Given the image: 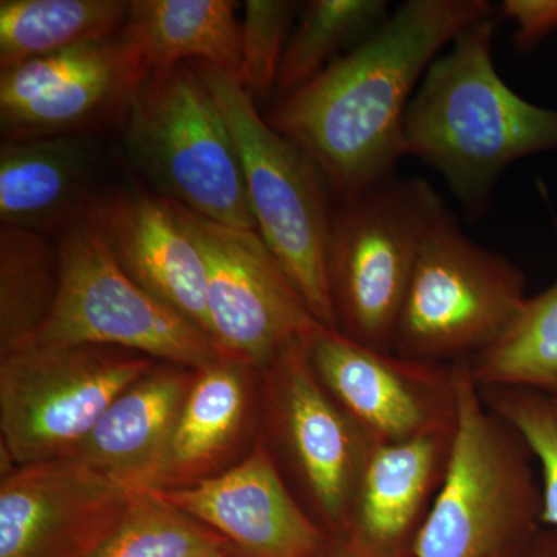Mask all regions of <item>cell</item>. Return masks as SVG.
<instances>
[{
  "instance_id": "7c38bea8",
  "label": "cell",
  "mask_w": 557,
  "mask_h": 557,
  "mask_svg": "<svg viewBox=\"0 0 557 557\" xmlns=\"http://www.w3.org/2000/svg\"><path fill=\"white\" fill-rule=\"evenodd\" d=\"M135 493L72 458L14 468L0 486V557H95Z\"/></svg>"
},
{
  "instance_id": "6da1fadb",
  "label": "cell",
  "mask_w": 557,
  "mask_h": 557,
  "mask_svg": "<svg viewBox=\"0 0 557 557\" xmlns=\"http://www.w3.org/2000/svg\"><path fill=\"white\" fill-rule=\"evenodd\" d=\"M487 16L486 0H408L321 75L278 98L267 121L339 197L386 182L397 175L406 112L428 69Z\"/></svg>"
},
{
  "instance_id": "8992f818",
  "label": "cell",
  "mask_w": 557,
  "mask_h": 557,
  "mask_svg": "<svg viewBox=\"0 0 557 557\" xmlns=\"http://www.w3.org/2000/svg\"><path fill=\"white\" fill-rule=\"evenodd\" d=\"M525 285L523 271L469 239L442 200L418 249L392 351L435 364L472 361L511 327Z\"/></svg>"
},
{
  "instance_id": "cb8c5ba5",
  "label": "cell",
  "mask_w": 557,
  "mask_h": 557,
  "mask_svg": "<svg viewBox=\"0 0 557 557\" xmlns=\"http://www.w3.org/2000/svg\"><path fill=\"white\" fill-rule=\"evenodd\" d=\"M386 0H311L302 3L282 57L278 98L300 89L368 39L388 17Z\"/></svg>"
},
{
  "instance_id": "ba28073f",
  "label": "cell",
  "mask_w": 557,
  "mask_h": 557,
  "mask_svg": "<svg viewBox=\"0 0 557 557\" xmlns=\"http://www.w3.org/2000/svg\"><path fill=\"white\" fill-rule=\"evenodd\" d=\"M58 249L57 300L28 343L123 348L196 372L226 359L207 333L134 281L86 219Z\"/></svg>"
},
{
  "instance_id": "9a60e30c",
  "label": "cell",
  "mask_w": 557,
  "mask_h": 557,
  "mask_svg": "<svg viewBox=\"0 0 557 557\" xmlns=\"http://www.w3.org/2000/svg\"><path fill=\"white\" fill-rule=\"evenodd\" d=\"M159 491L180 511L215 528L251 557H317L324 545L321 527L304 511L260 445L218 478Z\"/></svg>"
},
{
  "instance_id": "30bf717a",
  "label": "cell",
  "mask_w": 557,
  "mask_h": 557,
  "mask_svg": "<svg viewBox=\"0 0 557 557\" xmlns=\"http://www.w3.org/2000/svg\"><path fill=\"white\" fill-rule=\"evenodd\" d=\"M170 203L205 260L211 338L223 357L265 370L288 344L324 327L258 230L234 228Z\"/></svg>"
},
{
  "instance_id": "52a82bcc",
  "label": "cell",
  "mask_w": 557,
  "mask_h": 557,
  "mask_svg": "<svg viewBox=\"0 0 557 557\" xmlns=\"http://www.w3.org/2000/svg\"><path fill=\"white\" fill-rule=\"evenodd\" d=\"M440 201L423 178L398 175L343 197L329 247L336 332L392 351L418 249Z\"/></svg>"
},
{
  "instance_id": "277c9868",
  "label": "cell",
  "mask_w": 557,
  "mask_h": 557,
  "mask_svg": "<svg viewBox=\"0 0 557 557\" xmlns=\"http://www.w3.org/2000/svg\"><path fill=\"white\" fill-rule=\"evenodd\" d=\"M199 72L239 150L256 226L319 324L336 330L329 287L333 211L317 163L260 115L239 73L189 62Z\"/></svg>"
},
{
  "instance_id": "8fae6325",
  "label": "cell",
  "mask_w": 557,
  "mask_h": 557,
  "mask_svg": "<svg viewBox=\"0 0 557 557\" xmlns=\"http://www.w3.org/2000/svg\"><path fill=\"white\" fill-rule=\"evenodd\" d=\"M304 347L319 383L376 445L456 431L463 362L399 357L327 327L311 333Z\"/></svg>"
},
{
  "instance_id": "7a4b0ae2",
  "label": "cell",
  "mask_w": 557,
  "mask_h": 557,
  "mask_svg": "<svg viewBox=\"0 0 557 557\" xmlns=\"http://www.w3.org/2000/svg\"><path fill=\"white\" fill-rule=\"evenodd\" d=\"M496 20L460 33L432 62L403 124V157L437 171L469 218H479L515 161L557 150V110L523 100L494 65Z\"/></svg>"
},
{
  "instance_id": "5bb4252c",
  "label": "cell",
  "mask_w": 557,
  "mask_h": 557,
  "mask_svg": "<svg viewBox=\"0 0 557 557\" xmlns=\"http://www.w3.org/2000/svg\"><path fill=\"white\" fill-rule=\"evenodd\" d=\"M148 78L119 35L2 70L0 123L7 139L58 137L104 115Z\"/></svg>"
},
{
  "instance_id": "f546056e",
  "label": "cell",
  "mask_w": 557,
  "mask_h": 557,
  "mask_svg": "<svg viewBox=\"0 0 557 557\" xmlns=\"http://www.w3.org/2000/svg\"><path fill=\"white\" fill-rule=\"evenodd\" d=\"M516 557H557L556 528H541L536 536Z\"/></svg>"
},
{
  "instance_id": "4fadbf2b",
  "label": "cell",
  "mask_w": 557,
  "mask_h": 557,
  "mask_svg": "<svg viewBox=\"0 0 557 557\" xmlns=\"http://www.w3.org/2000/svg\"><path fill=\"white\" fill-rule=\"evenodd\" d=\"M273 426L311 507L333 530H346L362 472L376 443L319 383L304 339L265 369Z\"/></svg>"
},
{
  "instance_id": "9c48e42d",
  "label": "cell",
  "mask_w": 557,
  "mask_h": 557,
  "mask_svg": "<svg viewBox=\"0 0 557 557\" xmlns=\"http://www.w3.org/2000/svg\"><path fill=\"white\" fill-rule=\"evenodd\" d=\"M153 368L104 346L27 343L0 364L2 448L14 467L70 456L109 406Z\"/></svg>"
},
{
  "instance_id": "e0dca14e",
  "label": "cell",
  "mask_w": 557,
  "mask_h": 557,
  "mask_svg": "<svg viewBox=\"0 0 557 557\" xmlns=\"http://www.w3.org/2000/svg\"><path fill=\"white\" fill-rule=\"evenodd\" d=\"M454 432L375 445L344 530L351 557L413 556L448 469Z\"/></svg>"
},
{
  "instance_id": "ac0fdd59",
  "label": "cell",
  "mask_w": 557,
  "mask_h": 557,
  "mask_svg": "<svg viewBox=\"0 0 557 557\" xmlns=\"http://www.w3.org/2000/svg\"><path fill=\"white\" fill-rule=\"evenodd\" d=\"M194 375L150 369L127 387L69 457L132 490H160L164 458Z\"/></svg>"
},
{
  "instance_id": "ffe728a7",
  "label": "cell",
  "mask_w": 557,
  "mask_h": 557,
  "mask_svg": "<svg viewBox=\"0 0 557 557\" xmlns=\"http://www.w3.org/2000/svg\"><path fill=\"white\" fill-rule=\"evenodd\" d=\"M236 5L230 0H132L119 39L148 76L194 61L239 73Z\"/></svg>"
},
{
  "instance_id": "484cf974",
  "label": "cell",
  "mask_w": 557,
  "mask_h": 557,
  "mask_svg": "<svg viewBox=\"0 0 557 557\" xmlns=\"http://www.w3.org/2000/svg\"><path fill=\"white\" fill-rule=\"evenodd\" d=\"M95 557H223L214 536L161 496L139 490Z\"/></svg>"
},
{
  "instance_id": "7402d4cb",
  "label": "cell",
  "mask_w": 557,
  "mask_h": 557,
  "mask_svg": "<svg viewBox=\"0 0 557 557\" xmlns=\"http://www.w3.org/2000/svg\"><path fill=\"white\" fill-rule=\"evenodd\" d=\"M242 368L222 359L196 372L164 458L161 485L168 480L205 471L236 437L247 409V386Z\"/></svg>"
},
{
  "instance_id": "f1b7e54d",
  "label": "cell",
  "mask_w": 557,
  "mask_h": 557,
  "mask_svg": "<svg viewBox=\"0 0 557 557\" xmlns=\"http://www.w3.org/2000/svg\"><path fill=\"white\" fill-rule=\"evenodd\" d=\"M500 10L516 25L512 44L520 53L536 49L557 30V0H505Z\"/></svg>"
},
{
  "instance_id": "4316f807",
  "label": "cell",
  "mask_w": 557,
  "mask_h": 557,
  "mask_svg": "<svg viewBox=\"0 0 557 557\" xmlns=\"http://www.w3.org/2000/svg\"><path fill=\"white\" fill-rule=\"evenodd\" d=\"M483 403L525 440L542 469V525L557 530V398L523 387H479Z\"/></svg>"
},
{
  "instance_id": "2e32d148",
  "label": "cell",
  "mask_w": 557,
  "mask_h": 557,
  "mask_svg": "<svg viewBox=\"0 0 557 557\" xmlns=\"http://www.w3.org/2000/svg\"><path fill=\"white\" fill-rule=\"evenodd\" d=\"M83 218L134 281L211 338L207 267L170 201L129 190L95 201Z\"/></svg>"
},
{
  "instance_id": "5b68a950",
  "label": "cell",
  "mask_w": 557,
  "mask_h": 557,
  "mask_svg": "<svg viewBox=\"0 0 557 557\" xmlns=\"http://www.w3.org/2000/svg\"><path fill=\"white\" fill-rule=\"evenodd\" d=\"M124 143L163 199L223 225L258 230L236 141L189 62L152 73L134 91Z\"/></svg>"
},
{
  "instance_id": "d4e9b609",
  "label": "cell",
  "mask_w": 557,
  "mask_h": 557,
  "mask_svg": "<svg viewBox=\"0 0 557 557\" xmlns=\"http://www.w3.org/2000/svg\"><path fill=\"white\" fill-rule=\"evenodd\" d=\"M468 364L479 387H523L557 398V281L528 298L508 332Z\"/></svg>"
},
{
  "instance_id": "3957f363",
  "label": "cell",
  "mask_w": 557,
  "mask_h": 557,
  "mask_svg": "<svg viewBox=\"0 0 557 557\" xmlns=\"http://www.w3.org/2000/svg\"><path fill=\"white\" fill-rule=\"evenodd\" d=\"M542 508L533 453L463 362L448 469L413 557H516L544 527Z\"/></svg>"
},
{
  "instance_id": "44dd1931",
  "label": "cell",
  "mask_w": 557,
  "mask_h": 557,
  "mask_svg": "<svg viewBox=\"0 0 557 557\" xmlns=\"http://www.w3.org/2000/svg\"><path fill=\"white\" fill-rule=\"evenodd\" d=\"M129 10L124 0H2L0 69L115 38Z\"/></svg>"
},
{
  "instance_id": "603a6c76",
  "label": "cell",
  "mask_w": 557,
  "mask_h": 557,
  "mask_svg": "<svg viewBox=\"0 0 557 557\" xmlns=\"http://www.w3.org/2000/svg\"><path fill=\"white\" fill-rule=\"evenodd\" d=\"M60 249L38 231L0 230V351L24 346L42 327L57 300Z\"/></svg>"
},
{
  "instance_id": "83f0119b",
  "label": "cell",
  "mask_w": 557,
  "mask_h": 557,
  "mask_svg": "<svg viewBox=\"0 0 557 557\" xmlns=\"http://www.w3.org/2000/svg\"><path fill=\"white\" fill-rule=\"evenodd\" d=\"M302 3L289 0H248L240 25L242 86L256 101L276 89L278 67Z\"/></svg>"
},
{
  "instance_id": "d6986e66",
  "label": "cell",
  "mask_w": 557,
  "mask_h": 557,
  "mask_svg": "<svg viewBox=\"0 0 557 557\" xmlns=\"http://www.w3.org/2000/svg\"><path fill=\"white\" fill-rule=\"evenodd\" d=\"M94 175V152L84 139L58 135L3 139L0 148L2 225L38 231L79 211Z\"/></svg>"
}]
</instances>
